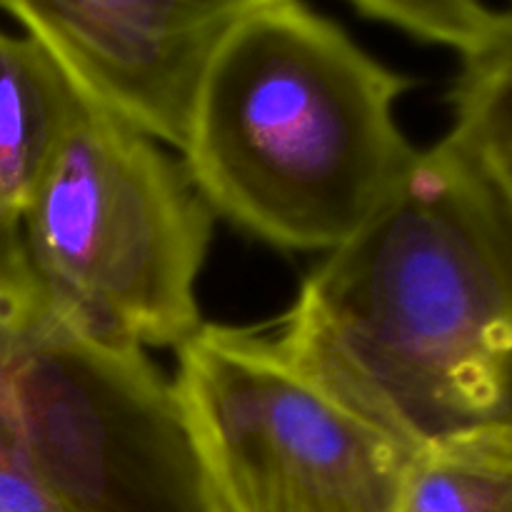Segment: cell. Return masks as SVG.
<instances>
[{"label": "cell", "mask_w": 512, "mask_h": 512, "mask_svg": "<svg viewBox=\"0 0 512 512\" xmlns=\"http://www.w3.org/2000/svg\"><path fill=\"white\" fill-rule=\"evenodd\" d=\"M410 453L512 448V208L445 135L308 275L275 338Z\"/></svg>", "instance_id": "1"}, {"label": "cell", "mask_w": 512, "mask_h": 512, "mask_svg": "<svg viewBox=\"0 0 512 512\" xmlns=\"http://www.w3.org/2000/svg\"><path fill=\"white\" fill-rule=\"evenodd\" d=\"M413 85L300 0L250 15L210 63L183 163L213 208L283 250H335L418 150L395 118Z\"/></svg>", "instance_id": "2"}, {"label": "cell", "mask_w": 512, "mask_h": 512, "mask_svg": "<svg viewBox=\"0 0 512 512\" xmlns=\"http://www.w3.org/2000/svg\"><path fill=\"white\" fill-rule=\"evenodd\" d=\"M213 220L183 160L83 98L20 228L68 323L145 350L178 348L203 325L198 278Z\"/></svg>", "instance_id": "3"}, {"label": "cell", "mask_w": 512, "mask_h": 512, "mask_svg": "<svg viewBox=\"0 0 512 512\" xmlns=\"http://www.w3.org/2000/svg\"><path fill=\"white\" fill-rule=\"evenodd\" d=\"M175 350L173 385L215 512H395L413 453L275 340L203 323Z\"/></svg>", "instance_id": "4"}, {"label": "cell", "mask_w": 512, "mask_h": 512, "mask_svg": "<svg viewBox=\"0 0 512 512\" xmlns=\"http://www.w3.org/2000/svg\"><path fill=\"white\" fill-rule=\"evenodd\" d=\"M10 428L68 512H215L173 380L53 305L15 375Z\"/></svg>", "instance_id": "5"}, {"label": "cell", "mask_w": 512, "mask_h": 512, "mask_svg": "<svg viewBox=\"0 0 512 512\" xmlns=\"http://www.w3.org/2000/svg\"><path fill=\"white\" fill-rule=\"evenodd\" d=\"M275 0H0L83 98L185 148L200 83L225 40Z\"/></svg>", "instance_id": "6"}, {"label": "cell", "mask_w": 512, "mask_h": 512, "mask_svg": "<svg viewBox=\"0 0 512 512\" xmlns=\"http://www.w3.org/2000/svg\"><path fill=\"white\" fill-rule=\"evenodd\" d=\"M80 100L33 38L0 30V218L23 220Z\"/></svg>", "instance_id": "7"}, {"label": "cell", "mask_w": 512, "mask_h": 512, "mask_svg": "<svg viewBox=\"0 0 512 512\" xmlns=\"http://www.w3.org/2000/svg\"><path fill=\"white\" fill-rule=\"evenodd\" d=\"M395 512H512V448L460 443L415 453Z\"/></svg>", "instance_id": "8"}, {"label": "cell", "mask_w": 512, "mask_h": 512, "mask_svg": "<svg viewBox=\"0 0 512 512\" xmlns=\"http://www.w3.org/2000/svg\"><path fill=\"white\" fill-rule=\"evenodd\" d=\"M450 105L455 143L480 158H512V10L495 13L488 38L463 55Z\"/></svg>", "instance_id": "9"}, {"label": "cell", "mask_w": 512, "mask_h": 512, "mask_svg": "<svg viewBox=\"0 0 512 512\" xmlns=\"http://www.w3.org/2000/svg\"><path fill=\"white\" fill-rule=\"evenodd\" d=\"M48 313V293L30 263L23 228L0 218V428L10 423L15 375Z\"/></svg>", "instance_id": "10"}, {"label": "cell", "mask_w": 512, "mask_h": 512, "mask_svg": "<svg viewBox=\"0 0 512 512\" xmlns=\"http://www.w3.org/2000/svg\"><path fill=\"white\" fill-rule=\"evenodd\" d=\"M368 18L395 25L425 43L468 55L488 38L495 13L483 0H350Z\"/></svg>", "instance_id": "11"}, {"label": "cell", "mask_w": 512, "mask_h": 512, "mask_svg": "<svg viewBox=\"0 0 512 512\" xmlns=\"http://www.w3.org/2000/svg\"><path fill=\"white\" fill-rule=\"evenodd\" d=\"M0 512H68L28 458L10 423L0 428Z\"/></svg>", "instance_id": "12"}, {"label": "cell", "mask_w": 512, "mask_h": 512, "mask_svg": "<svg viewBox=\"0 0 512 512\" xmlns=\"http://www.w3.org/2000/svg\"><path fill=\"white\" fill-rule=\"evenodd\" d=\"M475 158L483 163V168L488 170V175L495 180V185H498L500 193L505 195L512 208V158H480V155H475Z\"/></svg>", "instance_id": "13"}]
</instances>
